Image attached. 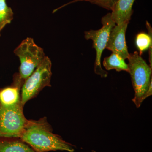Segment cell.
I'll return each mask as SVG.
<instances>
[{
  "instance_id": "5b68a950",
  "label": "cell",
  "mask_w": 152,
  "mask_h": 152,
  "mask_svg": "<svg viewBox=\"0 0 152 152\" xmlns=\"http://www.w3.org/2000/svg\"><path fill=\"white\" fill-rule=\"evenodd\" d=\"M23 108L21 103L8 107L0 106V137H21L28 122Z\"/></svg>"
},
{
  "instance_id": "6da1fadb",
  "label": "cell",
  "mask_w": 152,
  "mask_h": 152,
  "mask_svg": "<svg viewBox=\"0 0 152 152\" xmlns=\"http://www.w3.org/2000/svg\"><path fill=\"white\" fill-rule=\"evenodd\" d=\"M37 152L64 151L74 152L73 145L53 133L46 118L38 121L30 120L20 138Z\"/></svg>"
},
{
  "instance_id": "7c38bea8",
  "label": "cell",
  "mask_w": 152,
  "mask_h": 152,
  "mask_svg": "<svg viewBox=\"0 0 152 152\" xmlns=\"http://www.w3.org/2000/svg\"><path fill=\"white\" fill-rule=\"evenodd\" d=\"M148 34L145 33H140L137 35L136 44L139 51V55L141 56L144 51L152 47V28L148 22H146Z\"/></svg>"
},
{
  "instance_id": "8fae6325",
  "label": "cell",
  "mask_w": 152,
  "mask_h": 152,
  "mask_svg": "<svg viewBox=\"0 0 152 152\" xmlns=\"http://www.w3.org/2000/svg\"><path fill=\"white\" fill-rule=\"evenodd\" d=\"M103 65L107 70L115 69L118 72L124 71L129 72L128 64L125 62V60L115 53H113L110 56L105 58Z\"/></svg>"
},
{
  "instance_id": "8992f818",
  "label": "cell",
  "mask_w": 152,
  "mask_h": 152,
  "mask_svg": "<svg viewBox=\"0 0 152 152\" xmlns=\"http://www.w3.org/2000/svg\"><path fill=\"white\" fill-rule=\"evenodd\" d=\"M102 27L98 30H90L85 32V38L87 40H92L93 48L96 52V58L94 65V72L101 77H107L108 72L104 70L101 65V57L105 49L109 34L116 23L112 18L111 13L104 16L102 19Z\"/></svg>"
},
{
  "instance_id": "ba28073f",
  "label": "cell",
  "mask_w": 152,
  "mask_h": 152,
  "mask_svg": "<svg viewBox=\"0 0 152 152\" xmlns=\"http://www.w3.org/2000/svg\"><path fill=\"white\" fill-rule=\"evenodd\" d=\"M135 0H118L112 9V18L116 24L129 22L133 13L132 7Z\"/></svg>"
},
{
  "instance_id": "5bb4252c",
  "label": "cell",
  "mask_w": 152,
  "mask_h": 152,
  "mask_svg": "<svg viewBox=\"0 0 152 152\" xmlns=\"http://www.w3.org/2000/svg\"><path fill=\"white\" fill-rule=\"evenodd\" d=\"M118 1V0H74L72 1H71L70 3L66 4L64 5V6L60 7L59 8L55 10V12H56V11L58 10L61 8L63 7H65V6L67 5L68 4L79 1L89 2L92 3V4H94L102 7L105 9L108 10L112 11V9H113L114 6Z\"/></svg>"
},
{
  "instance_id": "7a4b0ae2",
  "label": "cell",
  "mask_w": 152,
  "mask_h": 152,
  "mask_svg": "<svg viewBox=\"0 0 152 152\" xmlns=\"http://www.w3.org/2000/svg\"><path fill=\"white\" fill-rule=\"evenodd\" d=\"M127 59L129 73L135 92L132 101L139 108L142 102L152 94V67L137 51L130 54Z\"/></svg>"
},
{
  "instance_id": "52a82bcc",
  "label": "cell",
  "mask_w": 152,
  "mask_h": 152,
  "mask_svg": "<svg viewBox=\"0 0 152 152\" xmlns=\"http://www.w3.org/2000/svg\"><path fill=\"white\" fill-rule=\"evenodd\" d=\"M129 22L116 24L111 30L105 49L118 55L124 59H127L130 53L126 42V31Z\"/></svg>"
},
{
  "instance_id": "277c9868",
  "label": "cell",
  "mask_w": 152,
  "mask_h": 152,
  "mask_svg": "<svg viewBox=\"0 0 152 152\" xmlns=\"http://www.w3.org/2000/svg\"><path fill=\"white\" fill-rule=\"evenodd\" d=\"M52 63L48 57L43 61L32 74L26 79L22 87L21 103L23 107L25 104L36 96L44 88L51 86Z\"/></svg>"
},
{
  "instance_id": "30bf717a",
  "label": "cell",
  "mask_w": 152,
  "mask_h": 152,
  "mask_svg": "<svg viewBox=\"0 0 152 152\" xmlns=\"http://www.w3.org/2000/svg\"><path fill=\"white\" fill-rule=\"evenodd\" d=\"M0 152H37L22 140H0Z\"/></svg>"
},
{
  "instance_id": "3957f363",
  "label": "cell",
  "mask_w": 152,
  "mask_h": 152,
  "mask_svg": "<svg viewBox=\"0 0 152 152\" xmlns=\"http://www.w3.org/2000/svg\"><path fill=\"white\" fill-rule=\"evenodd\" d=\"M14 53L20 61L19 80L21 82L32 74L46 57L43 50L29 37L22 41Z\"/></svg>"
},
{
  "instance_id": "4fadbf2b",
  "label": "cell",
  "mask_w": 152,
  "mask_h": 152,
  "mask_svg": "<svg viewBox=\"0 0 152 152\" xmlns=\"http://www.w3.org/2000/svg\"><path fill=\"white\" fill-rule=\"evenodd\" d=\"M13 18V12L5 1H0V32Z\"/></svg>"
},
{
  "instance_id": "9c48e42d",
  "label": "cell",
  "mask_w": 152,
  "mask_h": 152,
  "mask_svg": "<svg viewBox=\"0 0 152 152\" xmlns=\"http://www.w3.org/2000/svg\"><path fill=\"white\" fill-rule=\"evenodd\" d=\"M7 87L0 90V106L5 107H12L20 103V86Z\"/></svg>"
},
{
  "instance_id": "9a60e30c",
  "label": "cell",
  "mask_w": 152,
  "mask_h": 152,
  "mask_svg": "<svg viewBox=\"0 0 152 152\" xmlns=\"http://www.w3.org/2000/svg\"><path fill=\"white\" fill-rule=\"evenodd\" d=\"M5 1V0H0V1Z\"/></svg>"
}]
</instances>
